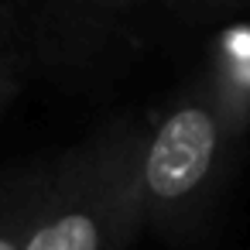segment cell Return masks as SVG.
Here are the masks:
<instances>
[{
	"label": "cell",
	"mask_w": 250,
	"mask_h": 250,
	"mask_svg": "<svg viewBox=\"0 0 250 250\" xmlns=\"http://www.w3.org/2000/svg\"><path fill=\"white\" fill-rule=\"evenodd\" d=\"M141 127L113 120L42 168L28 250H124L144 226Z\"/></svg>",
	"instance_id": "cell-2"
},
{
	"label": "cell",
	"mask_w": 250,
	"mask_h": 250,
	"mask_svg": "<svg viewBox=\"0 0 250 250\" xmlns=\"http://www.w3.org/2000/svg\"><path fill=\"white\" fill-rule=\"evenodd\" d=\"M158 0H45L38 38L52 52H65L79 59V52L106 48V42L120 31L127 18Z\"/></svg>",
	"instance_id": "cell-3"
},
{
	"label": "cell",
	"mask_w": 250,
	"mask_h": 250,
	"mask_svg": "<svg viewBox=\"0 0 250 250\" xmlns=\"http://www.w3.org/2000/svg\"><path fill=\"white\" fill-rule=\"evenodd\" d=\"M28 72V48L24 42H0V117L7 113V106L18 100Z\"/></svg>",
	"instance_id": "cell-5"
},
{
	"label": "cell",
	"mask_w": 250,
	"mask_h": 250,
	"mask_svg": "<svg viewBox=\"0 0 250 250\" xmlns=\"http://www.w3.org/2000/svg\"><path fill=\"white\" fill-rule=\"evenodd\" d=\"M171 7H178L182 14H216L226 7H236L240 0H168Z\"/></svg>",
	"instance_id": "cell-7"
},
{
	"label": "cell",
	"mask_w": 250,
	"mask_h": 250,
	"mask_svg": "<svg viewBox=\"0 0 250 250\" xmlns=\"http://www.w3.org/2000/svg\"><path fill=\"white\" fill-rule=\"evenodd\" d=\"M0 42H18V38H0Z\"/></svg>",
	"instance_id": "cell-8"
},
{
	"label": "cell",
	"mask_w": 250,
	"mask_h": 250,
	"mask_svg": "<svg viewBox=\"0 0 250 250\" xmlns=\"http://www.w3.org/2000/svg\"><path fill=\"white\" fill-rule=\"evenodd\" d=\"M21 35H24L21 0H0V38H21Z\"/></svg>",
	"instance_id": "cell-6"
},
{
	"label": "cell",
	"mask_w": 250,
	"mask_h": 250,
	"mask_svg": "<svg viewBox=\"0 0 250 250\" xmlns=\"http://www.w3.org/2000/svg\"><path fill=\"white\" fill-rule=\"evenodd\" d=\"M247 124L250 103L216 72L185 83L141 127L137 188L144 226L165 236H188L216 206Z\"/></svg>",
	"instance_id": "cell-1"
},
{
	"label": "cell",
	"mask_w": 250,
	"mask_h": 250,
	"mask_svg": "<svg viewBox=\"0 0 250 250\" xmlns=\"http://www.w3.org/2000/svg\"><path fill=\"white\" fill-rule=\"evenodd\" d=\"M42 168L0 178V250H28Z\"/></svg>",
	"instance_id": "cell-4"
}]
</instances>
